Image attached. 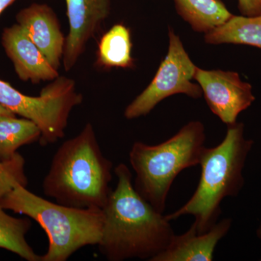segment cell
Here are the masks:
<instances>
[{
  "label": "cell",
  "mask_w": 261,
  "mask_h": 261,
  "mask_svg": "<svg viewBox=\"0 0 261 261\" xmlns=\"http://www.w3.org/2000/svg\"><path fill=\"white\" fill-rule=\"evenodd\" d=\"M114 173L118 183L102 209L99 251L110 261H152L166 250L175 234L170 221L136 191L126 165L120 163Z\"/></svg>",
  "instance_id": "obj_1"
},
{
  "label": "cell",
  "mask_w": 261,
  "mask_h": 261,
  "mask_svg": "<svg viewBox=\"0 0 261 261\" xmlns=\"http://www.w3.org/2000/svg\"><path fill=\"white\" fill-rule=\"evenodd\" d=\"M113 163L103 154L94 127L87 123L54 154L43 192L58 203L102 209L111 193Z\"/></svg>",
  "instance_id": "obj_2"
},
{
  "label": "cell",
  "mask_w": 261,
  "mask_h": 261,
  "mask_svg": "<svg viewBox=\"0 0 261 261\" xmlns=\"http://www.w3.org/2000/svg\"><path fill=\"white\" fill-rule=\"evenodd\" d=\"M253 142L244 137L243 123L228 126L224 140L214 147H205L201 156L198 186L186 204L166 217L168 221L185 215L195 217L198 233L214 227L221 215L225 197L236 196L244 185L243 169Z\"/></svg>",
  "instance_id": "obj_3"
},
{
  "label": "cell",
  "mask_w": 261,
  "mask_h": 261,
  "mask_svg": "<svg viewBox=\"0 0 261 261\" xmlns=\"http://www.w3.org/2000/svg\"><path fill=\"white\" fill-rule=\"evenodd\" d=\"M5 210L25 215L44 230L49 240L41 261H65L77 250L97 245L102 237V209L79 208L53 202L16 185L0 199Z\"/></svg>",
  "instance_id": "obj_4"
},
{
  "label": "cell",
  "mask_w": 261,
  "mask_h": 261,
  "mask_svg": "<svg viewBox=\"0 0 261 261\" xmlns=\"http://www.w3.org/2000/svg\"><path fill=\"white\" fill-rule=\"evenodd\" d=\"M205 142V127L200 121L190 122L157 145L136 142L129 152L136 191L163 214L173 181L183 170L200 164Z\"/></svg>",
  "instance_id": "obj_5"
},
{
  "label": "cell",
  "mask_w": 261,
  "mask_h": 261,
  "mask_svg": "<svg viewBox=\"0 0 261 261\" xmlns=\"http://www.w3.org/2000/svg\"><path fill=\"white\" fill-rule=\"evenodd\" d=\"M83 97L74 81L58 76L41 91L37 97L19 92L0 80V103L15 115L34 121L40 128L39 144H54L65 137L70 112L82 104Z\"/></svg>",
  "instance_id": "obj_6"
},
{
  "label": "cell",
  "mask_w": 261,
  "mask_h": 261,
  "mask_svg": "<svg viewBox=\"0 0 261 261\" xmlns=\"http://www.w3.org/2000/svg\"><path fill=\"white\" fill-rule=\"evenodd\" d=\"M168 37L167 55L148 87L127 106L124 111L127 119L146 116L161 101L174 94H186L195 99L202 96L200 85L192 82L197 66L187 54L179 37L171 28Z\"/></svg>",
  "instance_id": "obj_7"
},
{
  "label": "cell",
  "mask_w": 261,
  "mask_h": 261,
  "mask_svg": "<svg viewBox=\"0 0 261 261\" xmlns=\"http://www.w3.org/2000/svg\"><path fill=\"white\" fill-rule=\"evenodd\" d=\"M194 80L201 87L211 111L226 125L237 123L240 113L255 100L250 84L238 73L196 68Z\"/></svg>",
  "instance_id": "obj_8"
},
{
  "label": "cell",
  "mask_w": 261,
  "mask_h": 261,
  "mask_svg": "<svg viewBox=\"0 0 261 261\" xmlns=\"http://www.w3.org/2000/svg\"><path fill=\"white\" fill-rule=\"evenodd\" d=\"M69 32L65 39L63 66L71 70L111 13V0H65Z\"/></svg>",
  "instance_id": "obj_9"
},
{
  "label": "cell",
  "mask_w": 261,
  "mask_h": 261,
  "mask_svg": "<svg viewBox=\"0 0 261 261\" xmlns=\"http://www.w3.org/2000/svg\"><path fill=\"white\" fill-rule=\"evenodd\" d=\"M2 43L20 80L38 84L51 82L59 76L58 70L51 65L18 23L4 29Z\"/></svg>",
  "instance_id": "obj_10"
},
{
  "label": "cell",
  "mask_w": 261,
  "mask_h": 261,
  "mask_svg": "<svg viewBox=\"0 0 261 261\" xmlns=\"http://www.w3.org/2000/svg\"><path fill=\"white\" fill-rule=\"evenodd\" d=\"M17 23L42 51L56 69H59L65 39L57 15L46 4L33 3L16 15Z\"/></svg>",
  "instance_id": "obj_11"
},
{
  "label": "cell",
  "mask_w": 261,
  "mask_h": 261,
  "mask_svg": "<svg viewBox=\"0 0 261 261\" xmlns=\"http://www.w3.org/2000/svg\"><path fill=\"white\" fill-rule=\"evenodd\" d=\"M231 226V219H225L216 223L207 232L198 233L192 224L183 234L173 235L166 250L152 261L213 260L215 249Z\"/></svg>",
  "instance_id": "obj_12"
},
{
  "label": "cell",
  "mask_w": 261,
  "mask_h": 261,
  "mask_svg": "<svg viewBox=\"0 0 261 261\" xmlns=\"http://www.w3.org/2000/svg\"><path fill=\"white\" fill-rule=\"evenodd\" d=\"M178 14L194 31L207 34L232 16L221 0H174Z\"/></svg>",
  "instance_id": "obj_13"
},
{
  "label": "cell",
  "mask_w": 261,
  "mask_h": 261,
  "mask_svg": "<svg viewBox=\"0 0 261 261\" xmlns=\"http://www.w3.org/2000/svg\"><path fill=\"white\" fill-rule=\"evenodd\" d=\"M208 44H246L261 49V14L232 15L226 23L205 34Z\"/></svg>",
  "instance_id": "obj_14"
},
{
  "label": "cell",
  "mask_w": 261,
  "mask_h": 261,
  "mask_svg": "<svg viewBox=\"0 0 261 261\" xmlns=\"http://www.w3.org/2000/svg\"><path fill=\"white\" fill-rule=\"evenodd\" d=\"M132 49L129 29L123 24H116L99 41L97 63L103 68H133Z\"/></svg>",
  "instance_id": "obj_15"
},
{
  "label": "cell",
  "mask_w": 261,
  "mask_h": 261,
  "mask_svg": "<svg viewBox=\"0 0 261 261\" xmlns=\"http://www.w3.org/2000/svg\"><path fill=\"white\" fill-rule=\"evenodd\" d=\"M41 135L40 128L31 120L0 117V162L13 159L20 147L39 141Z\"/></svg>",
  "instance_id": "obj_16"
},
{
  "label": "cell",
  "mask_w": 261,
  "mask_h": 261,
  "mask_svg": "<svg viewBox=\"0 0 261 261\" xmlns=\"http://www.w3.org/2000/svg\"><path fill=\"white\" fill-rule=\"evenodd\" d=\"M32 228L29 219L13 217L0 205V248L16 254L27 261H41L27 243L25 235Z\"/></svg>",
  "instance_id": "obj_17"
},
{
  "label": "cell",
  "mask_w": 261,
  "mask_h": 261,
  "mask_svg": "<svg viewBox=\"0 0 261 261\" xmlns=\"http://www.w3.org/2000/svg\"><path fill=\"white\" fill-rule=\"evenodd\" d=\"M24 166L25 161L19 153L10 161L0 162V199L16 185L27 186Z\"/></svg>",
  "instance_id": "obj_18"
},
{
  "label": "cell",
  "mask_w": 261,
  "mask_h": 261,
  "mask_svg": "<svg viewBox=\"0 0 261 261\" xmlns=\"http://www.w3.org/2000/svg\"><path fill=\"white\" fill-rule=\"evenodd\" d=\"M239 9L245 16L261 14V0H238Z\"/></svg>",
  "instance_id": "obj_19"
},
{
  "label": "cell",
  "mask_w": 261,
  "mask_h": 261,
  "mask_svg": "<svg viewBox=\"0 0 261 261\" xmlns=\"http://www.w3.org/2000/svg\"><path fill=\"white\" fill-rule=\"evenodd\" d=\"M17 0H0V15Z\"/></svg>",
  "instance_id": "obj_20"
},
{
  "label": "cell",
  "mask_w": 261,
  "mask_h": 261,
  "mask_svg": "<svg viewBox=\"0 0 261 261\" xmlns=\"http://www.w3.org/2000/svg\"><path fill=\"white\" fill-rule=\"evenodd\" d=\"M16 115L15 113L10 111L8 108L3 106V105L0 103V117L4 116H15Z\"/></svg>",
  "instance_id": "obj_21"
},
{
  "label": "cell",
  "mask_w": 261,
  "mask_h": 261,
  "mask_svg": "<svg viewBox=\"0 0 261 261\" xmlns=\"http://www.w3.org/2000/svg\"><path fill=\"white\" fill-rule=\"evenodd\" d=\"M257 236L259 237V238H261V224L260 227H259L258 230H257Z\"/></svg>",
  "instance_id": "obj_22"
}]
</instances>
